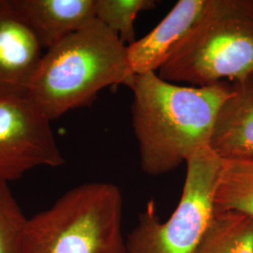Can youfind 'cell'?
I'll use <instances>...</instances> for the list:
<instances>
[{
    "instance_id": "4fadbf2b",
    "label": "cell",
    "mask_w": 253,
    "mask_h": 253,
    "mask_svg": "<svg viewBox=\"0 0 253 253\" xmlns=\"http://www.w3.org/2000/svg\"><path fill=\"white\" fill-rule=\"evenodd\" d=\"M156 5L154 0H96L95 17L129 45L136 41L134 22L138 14Z\"/></svg>"
},
{
    "instance_id": "7a4b0ae2",
    "label": "cell",
    "mask_w": 253,
    "mask_h": 253,
    "mask_svg": "<svg viewBox=\"0 0 253 253\" xmlns=\"http://www.w3.org/2000/svg\"><path fill=\"white\" fill-rule=\"evenodd\" d=\"M135 76L126 45L94 19L43 52L27 97L54 120L90 105L106 87L130 88Z\"/></svg>"
},
{
    "instance_id": "9c48e42d",
    "label": "cell",
    "mask_w": 253,
    "mask_h": 253,
    "mask_svg": "<svg viewBox=\"0 0 253 253\" xmlns=\"http://www.w3.org/2000/svg\"><path fill=\"white\" fill-rule=\"evenodd\" d=\"M231 85L217 113L209 147L222 161L253 162V79Z\"/></svg>"
},
{
    "instance_id": "52a82bcc",
    "label": "cell",
    "mask_w": 253,
    "mask_h": 253,
    "mask_svg": "<svg viewBox=\"0 0 253 253\" xmlns=\"http://www.w3.org/2000/svg\"><path fill=\"white\" fill-rule=\"evenodd\" d=\"M43 52L9 0H0V98L27 96Z\"/></svg>"
},
{
    "instance_id": "9a60e30c",
    "label": "cell",
    "mask_w": 253,
    "mask_h": 253,
    "mask_svg": "<svg viewBox=\"0 0 253 253\" xmlns=\"http://www.w3.org/2000/svg\"><path fill=\"white\" fill-rule=\"evenodd\" d=\"M252 78H253V77H252Z\"/></svg>"
},
{
    "instance_id": "ba28073f",
    "label": "cell",
    "mask_w": 253,
    "mask_h": 253,
    "mask_svg": "<svg viewBox=\"0 0 253 253\" xmlns=\"http://www.w3.org/2000/svg\"><path fill=\"white\" fill-rule=\"evenodd\" d=\"M208 4L209 0H179L147 35L126 45L133 74L158 73L199 21Z\"/></svg>"
},
{
    "instance_id": "3957f363",
    "label": "cell",
    "mask_w": 253,
    "mask_h": 253,
    "mask_svg": "<svg viewBox=\"0 0 253 253\" xmlns=\"http://www.w3.org/2000/svg\"><path fill=\"white\" fill-rule=\"evenodd\" d=\"M170 83L207 86L253 75V0H209L208 9L159 71Z\"/></svg>"
},
{
    "instance_id": "277c9868",
    "label": "cell",
    "mask_w": 253,
    "mask_h": 253,
    "mask_svg": "<svg viewBox=\"0 0 253 253\" xmlns=\"http://www.w3.org/2000/svg\"><path fill=\"white\" fill-rule=\"evenodd\" d=\"M116 185L81 184L27 220L21 253H127Z\"/></svg>"
},
{
    "instance_id": "8fae6325",
    "label": "cell",
    "mask_w": 253,
    "mask_h": 253,
    "mask_svg": "<svg viewBox=\"0 0 253 253\" xmlns=\"http://www.w3.org/2000/svg\"><path fill=\"white\" fill-rule=\"evenodd\" d=\"M194 253H253V218L216 211Z\"/></svg>"
},
{
    "instance_id": "8992f818",
    "label": "cell",
    "mask_w": 253,
    "mask_h": 253,
    "mask_svg": "<svg viewBox=\"0 0 253 253\" xmlns=\"http://www.w3.org/2000/svg\"><path fill=\"white\" fill-rule=\"evenodd\" d=\"M51 121L27 96L0 98V180L9 183L38 167L63 165Z\"/></svg>"
},
{
    "instance_id": "7c38bea8",
    "label": "cell",
    "mask_w": 253,
    "mask_h": 253,
    "mask_svg": "<svg viewBox=\"0 0 253 253\" xmlns=\"http://www.w3.org/2000/svg\"><path fill=\"white\" fill-rule=\"evenodd\" d=\"M215 209L253 218V162L223 161Z\"/></svg>"
},
{
    "instance_id": "6da1fadb",
    "label": "cell",
    "mask_w": 253,
    "mask_h": 253,
    "mask_svg": "<svg viewBox=\"0 0 253 253\" xmlns=\"http://www.w3.org/2000/svg\"><path fill=\"white\" fill-rule=\"evenodd\" d=\"M132 127L143 172L158 176L186 163L209 146L217 113L232 85L183 86L158 73L136 75L130 87Z\"/></svg>"
},
{
    "instance_id": "30bf717a",
    "label": "cell",
    "mask_w": 253,
    "mask_h": 253,
    "mask_svg": "<svg viewBox=\"0 0 253 253\" xmlns=\"http://www.w3.org/2000/svg\"><path fill=\"white\" fill-rule=\"evenodd\" d=\"M9 1L44 51L96 19V0Z\"/></svg>"
},
{
    "instance_id": "5b68a950",
    "label": "cell",
    "mask_w": 253,
    "mask_h": 253,
    "mask_svg": "<svg viewBox=\"0 0 253 253\" xmlns=\"http://www.w3.org/2000/svg\"><path fill=\"white\" fill-rule=\"evenodd\" d=\"M187 164L180 201L162 221L150 202L126 237L127 253H194L210 225L223 161L209 146L201 148Z\"/></svg>"
},
{
    "instance_id": "5bb4252c",
    "label": "cell",
    "mask_w": 253,
    "mask_h": 253,
    "mask_svg": "<svg viewBox=\"0 0 253 253\" xmlns=\"http://www.w3.org/2000/svg\"><path fill=\"white\" fill-rule=\"evenodd\" d=\"M28 217L9 189L0 180V253H21Z\"/></svg>"
}]
</instances>
